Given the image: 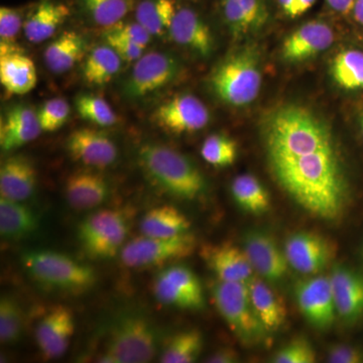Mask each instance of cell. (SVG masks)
I'll return each instance as SVG.
<instances>
[{
    "label": "cell",
    "mask_w": 363,
    "mask_h": 363,
    "mask_svg": "<svg viewBox=\"0 0 363 363\" xmlns=\"http://www.w3.org/2000/svg\"><path fill=\"white\" fill-rule=\"evenodd\" d=\"M326 1L333 11L342 14H347L353 11L355 4V0H326Z\"/></svg>",
    "instance_id": "7dc6e473"
},
{
    "label": "cell",
    "mask_w": 363,
    "mask_h": 363,
    "mask_svg": "<svg viewBox=\"0 0 363 363\" xmlns=\"http://www.w3.org/2000/svg\"><path fill=\"white\" fill-rule=\"evenodd\" d=\"M159 128L173 135L193 133L206 128L210 112L199 98L188 93L178 94L162 102L152 114Z\"/></svg>",
    "instance_id": "8fae6325"
},
{
    "label": "cell",
    "mask_w": 363,
    "mask_h": 363,
    "mask_svg": "<svg viewBox=\"0 0 363 363\" xmlns=\"http://www.w3.org/2000/svg\"><path fill=\"white\" fill-rule=\"evenodd\" d=\"M69 14L70 9L66 4L55 0H42L23 23L26 39L33 44L49 40L63 25Z\"/></svg>",
    "instance_id": "d4e9b609"
},
{
    "label": "cell",
    "mask_w": 363,
    "mask_h": 363,
    "mask_svg": "<svg viewBox=\"0 0 363 363\" xmlns=\"http://www.w3.org/2000/svg\"><path fill=\"white\" fill-rule=\"evenodd\" d=\"M155 297L162 304L180 309L204 307V292L199 279L190 269L172 266L159 272L152 285Z\"/></svg>",
    "instance_id": "30bf717a"
},
{
    "label": "cell",
    "mask_w": 363,
    "mask_h": 363,
    "mask_svg": "<svg viewBox=\"0 0 363 363\" xmlns=\"http://www.w3.org/2000/svg\"><path fill=\"white\" fill-rule=\"evenodd\" d=\"M215 306L236 337L245 345L266 340L267 333L250 298L247 283L220 281L212 286Z\"/></svg>",
    "instance_id": "8992f818"
},
{
    "label": "cell",
    "mask_w": 363,
    "mask_h": 363,
    "mask_svg": "<svg viewBox=\"0 0 363 363\" xmlns=\"http://www.w3.org/2000/svg\"><path fill=\"white\" fill-rule=\"evenodd\" d=\"M35 164L25 156L7 157L0 167V196L11 201L23 202L32 197L37 187Z\"/></svg>",
    "instance_id": "603a6c76"
},
{
    "label": "cell",
    "mask_w": 363,
    "mask_h": 363,
    "mask_svg": "<svg viewBox=\"0 0 363 363\" xmlns=\"http://www.w3.org/2000/svg\"><path fill=\"white\" fill-rule=\"evenodd\" d=\"M284 250L290 267L304 274L323 271L335 257L330 241L314 233L293 234L286 240Z\"/></svg>",
    "instance_id": "4fadbf2b"
},
{
    "label": "cell",
    "mask_w": 363,
    "mask_h": 363,
    "mask_svg": "<svg viewBox=\"0 0 363 363\" xmlns=\"http://www.w3.org/2000/svg\"><path fill=\"white\" fill-rule=\"evenodd\" d=\"M334 33L323 21L306 23L284 42L281 56L288 62H302L330 48Z\"/></svg>",
    "instance_id": "ac0fdd59"
},
{
    "label": "cell",
    "mask_w": 363,
    "mask_h": 363,
    "mask_svg": "<svg viewBox=\"0 0 363 363\" xmlns=\"http://www.w3.org/2000/svg\"><path fill=\"white\" fill-rule=\"evenodd\" d=\"M360 125H362V135H363V112L362 114V119H360Z\"/></svg>",
    "instance_id": "816d5d0a"
},
{
    "label": "cell",
    "mask_w": 363,
    "mask_h": 363,
    "mask_svg": "<svg viewBox=\"0 0 363 363\" xmlns=\"http://www.w3.org/2000/svg\"><path fill=\"white\" fill-rule=\"evenodd\" d=\"M104 37L105 43L111 45L112 49L123 60V62L135 63L145 54V48L135 44L121 35H116L111 30H105Z\"/></svg>",
    "instance_id": "b9f144b4"
},
{
    "label": "cell",
    "mask_w": 363,
    "mask_h": 363,
    "mask_svg": "<svg viewBox=\"0 0 363 363\" xmlns=\"http://www.w3.org/2000/svg\"><path fill=\"white\" fill-rule=\"evenodd\" d=\"M316 0H295L293 9H291L290 13L288 16L295 18V16H301L309 11L313 6H314Z\"/></svg>",
    "instance_id": "c3c4849f"
},
{
    "label": "cell",
    "mask_w": 363,
    "mask_h": 363,
    "mask_svg": "<svg viewBox=\"0 0 363 363\" xmlns=\"http://www.w3.org/2000/svg\"><path fill=\"white\" fill-rule=\"evenodd\" d=\"M240 360L238 351L230 347L220 348L215 351L213 354L208 357L207 362L210 363H234Z\"/></svg>",
    "instance_id": "bcb514c9"
},
{
    "label": "cell",
    "mask_w": 363,
    "mask_h": 363,
    "mask_svg": "<svg viewBox=\"0 0 363 363\" xmlns=\"http://www.w3.org/2000/svg\"><path fill=\"white\" fill-rule=\"evenodd\" d=\"M180 73V62L174 55L159 51L143 54L124 81V96L130 100L150 96L173 84Z\"/></svg>",
    "instance_id": "9c48e42d"
},
{
    "label": "cell",
    "mask_w": 363,
    "mask_h": 363,
    "mask_svg": "<svg viewBox=\"0 0 363 363\" xmlns=\"http://www.w3.org/2000/svg\"><path fill=\"white\" fill-rule=\"evenodd\" d=\"M316 362V351L311 342L304 337L293 339L276 353L272 362L274 363H314Z\"/></svg>",
    "instance_id": "60d3db41"
},
{
    "label": "cell",
    "mask_w": 363,
    "mask_h": 363,
    "mask_svg": "<svg viewBox=\"0 0 363 363\" xmlns=\"http://www.w3.org/2000/svg\"><path fill=\"white\" fill-rule=\"evenodd\" d=\"M135 0H78L81 11L91 23L108 28L123 21Z\"/></svg>",
    "instance_id": "e575fe53"
},
{
    "label": "cell",
    "mask_w": 363,
    "mask_h": 363,
    "mask_svg": "<svg viewBox=\"0 0 363 363\" xmlns=\"http://www.w3.org/2000/svg\"><path fill=\"white\" fill-rule=\"evenodd\" d=\"M295 0H279V4H281V9L286 14L290 13L291 9H293Z\"/></svg>",
    "instance_id": "f907efd6"
},
{
    "label": "cell",
    "mask_w": 363,
    "mask_h": 363,
    "mask_svg": "<svg viewBox=\"0 0 363 363\" xmlns=\"http://www.w3.org/2000/svg\"><path fill=\"white\" fill-rule=\"evenodd\" d=\"M195 250V236L189 233L169 238H150L143 234L123 245L121 259L124 266L130 269H147L186 259Z\"/></svg>",
    "instance_id": "ba28073f"
},
{
    "label": "cell",
    "mask_w": 363,
    "mask_h": 363,
    "mask_svg": "<svg viewBox=\"0 0 363 363\" xmlns=\"http://www.w3.org/2000/svg\"><path fill=\"white\" fill-rule=\"evenodd\" d=\"M38 112L26 104L11 106L4 114L0 126V145L11 152L37 140L42 133Z\"/></svg>",
    "instance_id": "44dd1931"
},
{
    "label": "cell",
    "mask_w": 363,
    "mask_h": 363,
    "mask_svg": "<svg viewBox=\"0 0 363 363\" xmlns=\"http://www.w3.org/2000/svg\"><path fill=\"white\" fill-rule=\"evenodd\" d=\"M25 315L18 301L4 296L0 301V342L6 345L18 343L23 336Z\"/></svg>",
    "instance_id": "74e56055"
},
{
    "label": "cell",
    "mask_w": 363,
    "mask_h": 363,
    "mask_svg": "<svg viewBox=\"0 0 363 363\" xmlns=\"http://www.w3.org/2000/svg\"><path fill=\"white\" fill-rule=\"evenodd\" d=\"M75 332V318L70 308L52 306L35 329L38 347L45 359L61 357Z\"/></svg>",
    "instance_id": "2e32d148"
},
{
    "label": "cell",
    "mask_w": 363,
    "mask_h": 363,
    "mask_svg": "<svg viewBox=\"0 0 363 363\" xmlns=\"http://www.w3.org/2000/svg\"><path fill=\"white\" fill-rule=\"evenodd\" d=\"M267 164L281 188L313 216L340 218L350 189L337 143L321 117L303 105H279L264 116Z\"/></svg>",
    "instance_id": "6da1fadb"
},
{
    "label": "cell",
    "mask_w": 363,
    "mask_h": 363,
    "mask_svg": "<svg viewBox=\"0 0 363 363\" xmlns=\"http://www.w3.org/2000/svg\"><path fill=\"white\" fill-rule=\"evenodd\" d=\"M23 16L18 9L2 6L0 9V38L1 42H16L21 28Z\"/></svg>",
    "instance_id": "7bdbcfd3"
},
{
    "label": "cell",
    "mask_w": 363,
    "mask_h": 363,
    "mask_svg": "<svg viewBox=\"0 0 363 363\" xmlns=\"http://www.w3.org/2000/svg\"><path fill=\"white\" fill-rule=\"evenodd\" d=\"M38 112L43 131L54 133L60 130L70 116V105L64 98H52L40 106Z\"/></svg>",
    "instance_id": "ab89813d"
},
{
    "label": "cell",
    "mask_w": 363,
    "mask_h": 363,
    "mask_svg": "<svg viewBox=\"0 0 363 363\" xmlns=\"http://www.w3.org/2000/svg\"><path fill=\"white\" fill-rule=\"evenodd\" d=\"M138 160L149 180L169 194L194 200L206 191V181L194 162L168 145L145 143L138 149Z\"/></svg>",
    "instance_id": "7a4b0ae2"
},
{
    "label": "cell",
    "mask_w": 363,
    "mask_h": 363,
    "mask_svg": "<svg viewBox=\"0 0 363 363\" xmlns=\"http://www.w3.org/2000/svg\"><path fill=\"white\" fill-rule=\"evenodd\" d=\"M201 156L207 164L216 168L233 166L238 157V145L224 135L208 136L203 143Z\"/></svg>",
    "instance_id": "f35d334b"
},
{
    "label": "cell",
    "mask_w": 363,
    "mask_h": 363,
    "mask_svg": "<svg viewBox=\"0 0 363 363\" xmlns=\"http://www.w3.org/2000/svg\"><path fill=\"white\" fill-rule=\"evenodd\" d=\"M247 286L253 307L260 321L267 331H278L286 319V308L283 298L264 279L252 277L247 281Z\"/></svg>",
    "instance_id": "484cf974"
},
{
    "label": "cell",
    "mask_w": 363,
    "mask_h": 363,
    "mask_svg": "<svg viewBox=\"0 0 363 363\" xmlns=\"http://www.w3.org/2000/svg\"><path fill=\"white\" fill-rule=\"evenodd\" d=\"M23 267L40 285L73 294L87 292L96 284V272L90 266L54 250L23 253Z\"/></svg>",
    "instance_id": "277c9868"
},
{
    "label": "cell",
    "mask_w": 363,
    "mask_h": 363,
    "mask_svg": "<svg viewBox=\"0 0 363 363\" xmlns=\"http://www.w3.org/2000/svg\"><path fill=\"white\" fill-rule=\"evenodd\" d=\"M329 362L359 363L363 362V351L348 345H335L328 352Z\"/></svg>",
    "instance_id": "f6af8a7d"
},
{
    "label": "cell",
    "mask_w": 363,
    "mask_h": 363,
    "mask_svg": "<svg viewBox=\"0 0 363 363\" xmlns=\"http://www.w3.org/2000/svg\"><path fill=\"white\" fill-rule=\"evenodd\" d=\"M190 227L191 222L186 215L171 205L152 208L140 222V231L150 238H174L189 233Z\"/></svg>",
    "instance_id": "f1b7e54d"
},
{
    "label": "cell",
    "mask_w": 363,
    "mask_h": 363,
    "mask_svg": "<svg viewBox=\"0 0 363 363\" xmlns=\"http://www.w3.org/2000/svg\"><path fill=\"white\" fill-rule=\"evenodd\" d=\"M86 52L87 42L85 38L77 32L68 30L45 48V63L52 73L63 74L84 58Z\"/></svg>",
    "instance_id": "4316f807"
},
{
    "label": "cell",
    "mask_w": 363,
    "mask_h": 363,
    "mask_svg": "<svg viewBox=\"0 0 363 363\" xmlns=\"http://www.w3.org/2000/svg\"><path fill=\"white\" fill-rule=\"evenodd\" d=\"M223 20L234 38L259 32L269 21L264 0H219Z\"/></svg>",
    "instance_id": "ffe728a7"
},
{
    "label": "cell",
    "mask_w": 363,
    "mask_h": 363,
    "mask_svg": "<svg viewBox=\"0 0 363 363\" xmlns=\"http://www.w3.org/2000/svg\"><path fill=\"white\" fill-rule=\"evenodd\" d=\"M65 195L67 201L74 209L80 211L93 209L108 198V181L95 169H78L67 178Z\"/></svg>",
    "instance_id": "d6986e66"
},
{
    "label": "cell",
    "mask_w": 363,
    "mask_h": 363,
    "mask_svg": "<svg viewBox=\"0 0 363 363\" xmlns=\"http://www.w3.org/2000/svg\"><path fill=\"white\" fill-rule=\"evenodd\" d=\"M75 106L81 118L100 128L116 125L118 121L111 104L104 98L97 95H78L76 97Z\"/></svg>",
    "instance_id": "8d00e7d4"
},
{
    "label": "cell",
    "mask_w": 363,
    "mask_h": 363,
    "mask_svg": "<svg viewBox=\"0 0 363 363\" xmlns=\"http://www.w3.org/2000/svg\"><path fill=\"white\" fill-rule=\"evenodd\" d=\"M262 76L259 52L245 48L229 55L219 63L209 77L210 89L224 104L241 107L259 96Z\"/></svg>",
    "instance_id": "3957f363"
},
{
    "label": "cell",
    "mask_w": 363,
    "mask_h": 363,
    "mask_svg": "<svg viewBox=\"0 0 363 363\" xmlns=\"http://www.w3.org/2000/svg\"><path fill=\"white\" fill-rule=\"evenodd\" d=\"M128 220L123 210L102 209L86 217L78 226V240L92 259H108L123 250Z\"/></svg>",
    "instance_id": "52a82bcc"
},
{
    "label": "cell",
    "mask_w": 363,
    "mask_h": 363,
    "mask_svg": "<svg viewBox=\"0 0 363 363\" xmlns=\"http://www.w3.org/2000/svg\"><path fill=\"white\" fill-rule=\"evenodd\" d=\"M200 255L220 281L247 283L253 277L255 271L247 253L233 243L204 245Z\"/></svg>",
    "instance_id": "e0dca14e"
},
{
    "label": "cell",
    "mask_w": 363,
    "mask_h": 363,
    "mask_svg": "<svg viewBox=\"0 0 363 363\" xmlns=\"http://www.w3.org/2000/svg\"><path fill=\"white\" fill-rule=\"evenodd\" d=\"M123 62L108 44L97 45L86 57L83 79L90 86L107 84L121 70Z\"/></svg>",
    "instance_id": "4dcf8cb0"
},
{
    "label": "cell",
    "mask_w": 363,
    "mask_h": 363,
    "mask_svg": "<svg viewBox=\"0 0 363 363\" xmlns=\"http://www.w3.org/2000/svg\"><path fill=\"white\" fill-rule=\"evenodd\" d=\"M331 74L336 84L345 90H363V52L347 50L332 62Z\"/></svg>",
    "instance_id": "d590c367"
},
{
    "label": "cell",
    "mask_w": 363,
    "mask_h": 363,
    "mask_svg": "<svg viewBox=\"0 0 363 363\" xmlns=\"http://www.w3.org/2000/svg\"><path fill=\"white\" fill-rule=\"evenodd\" d=\"M105 30H111V32L121 35V37L142 45L143 48H147L152 38V35L136 21H128V23H124L123 21L111 28H105Z\"/></svg>",
    "instance_id": "ee69618b"
},
{
    "label": "cell",
    "mask_w": 363,
    "mask_h": 363,
    "mask_svg": "<svg viewBox=\"0 0 363 363\" xmlns=\"http://www.w3.org/2000/svg\"><path fill=\"white\" fill-rule=\"evenodd\" d=\"M298 309L315 328L326 330L336 319L335 300L330 277L305 279L296 286Z\"/></svg>",
    "instance_id": "7c38bea8"
},
{
    "label": "cell",
    "mask_w": 363,
    "mask_h": 363,
    "mask_svg": "<svg viewBox=\"0 0 363 363\" xmlns=\"http://www.w3.org/2000/svg\"><path fill=\"white\" fill-rule=\"evenodd\" d=\"M39 220L30 208L21 202L0 199V234L7 240H18L35 233Z\"/></svg>",
    "instance_id": "f546056e"
},
{
    "label": "cell",
    "mask_w": 363,
    "mask_h": 363,
    "mask_svg": "<svg viewBox=\"0 0 363 363\" xmlns=\"http://www.w3.org/2000/svg\"><path fill=\"white\" fill-rule=\"evenodd\" d=\"M353 13H354V18L357 23L363 26V0H355Z\"/></svg>",
    "instance_id": "681fc988"
},
{
    "label": "cell",
    "mask_w": 363,
    "mask_h": 363,
    "mask_svg": "<svg viewBox=\"0 0 363 363\" xmlns=\"http://www.w3.org/2000/svg\"><path fill=\"white\" fill-rule=\"evenodd\" d=\"M169 33L177 44L200 56L208 57L213 52V33L201 16L192 9H177Z\"/></svg>",
    "instance_id": "7402d4cb"
},
{
    "label": "cell",
    "mask_w": 363,
    "mask_h": 363,
    "mask_svg": "<svg viewBox=\"0 0 363 363\" xmlns=\"http://www.w3.org/2000/svg\"><path fill=\"white\" fill-rule=\"evenodd\" d=\"M231 192L238 206L248 213H264L271 205L267 189L252 175L236 177L231 185Z\"/></svg>",
    "instance_id": "836d02e7"
},
{
    "label": "cell",
    "mask_w": 363,
    "mask_h": 363,
    "mask_svg": "<svg viewBox=\"0 0 363 363\" xmlns=\"http://www.w3.org/2000/svg\"><path fill=\"white\" fill-rule=\"evenodd\" d=\"M35 64L23 52L0 56V82L6 92L23 95L37 85Z\"/></svg>",
    "instance_id": "83f0119b"
},
{
    "label": "cell",
    "mask_w": 363,
    "mask_h": 363,
    "mask_svg": "<svg viewBox=\"0 0 363 363\" xmlns=\"http://www.w3.org/2000/svg\"><path fill=\"white\" fill-rule=\"evenodd\" d=\"M66 150L74 161L90 169L108 168L118 157V150L111 136L92 128L74 130L67 138Z\"/></svg>",
    "instance_id": "5bb4252c"
},
{
    "label": "cell",
    "mask_w": 363,
    "mask_h": 363,
    "mask_svg": "<svg viewBox=\"0 0 363 363\" xmlns=\"http://www.w3.org/2000/svg\"><path fill=\"white\" fill-rule=\"evenodd\" d=\"M157 331L149 318L130 314L117 320L109 332L104 354L98 362L145 363L156 357Z\"/></svg>",
    "instance_id": "5b68a950"
},
{
    "label": "cell",
    "mask_w": 363,
    "mask_h": 363,
    "mask_svg": "<svg viewBox=\"0 0 363 363\" xmlns=\"http://www.w3.org/2000/svg\"><path fill=\"white\" fill-rule=\"evenodd\" d=\"M243 250L247 253L253 271L269 283H278L285 278L289 262L285 250L264 231L252 230L243 238Z\"/></svg>",
    "instance_id": "9a60e30c"
},
{
    "label": "cell",
    "mask_w": 363,
    "mask_h": 363,
    "mask_svg": "<svg viewBox=\"0 0 363 363\" xmlns=\"http://www.w3.org/2000/svg\"><path fill=\"white\" fill-rule=\"evenodd\" d=\"M203 350V335L197 329L181 331L169 338L160 357L162 363H192Z\"/></svg>",
    "instance_id": "d6a6232c"
},
{
    "label": "cell",
    "mask_w": 363,
    "mask_h": 363,
    "mask_svg": "<svg viewBox=\"0 0 363 363\" xmlns=\"http://www.w3.org/2000/svg\"><path fill=\"white\" fill-rule=\"evenodd\" d=\"M336 311L344 321L353 322L363 314V276L342 267H334L331 276Z\"/></svg>",
    "instance_id": "cb8c5ba5"
},
{
    "label": "cell",
    "mask_w": 363,
    "mask_h": 363,
    "mask_svg": "<svg viewBox=\"0 0 363 363\" xmlns=\"http://www.w3.org/2000/svg\"><path fill=\"white\" fill-rule=\"evenodd\" d=\"M177 11L174 0H143L135 9V21L152 37L169 32Z\"/></svg>",
    "instance_id": "1f68e13d"
}]
</instances>
